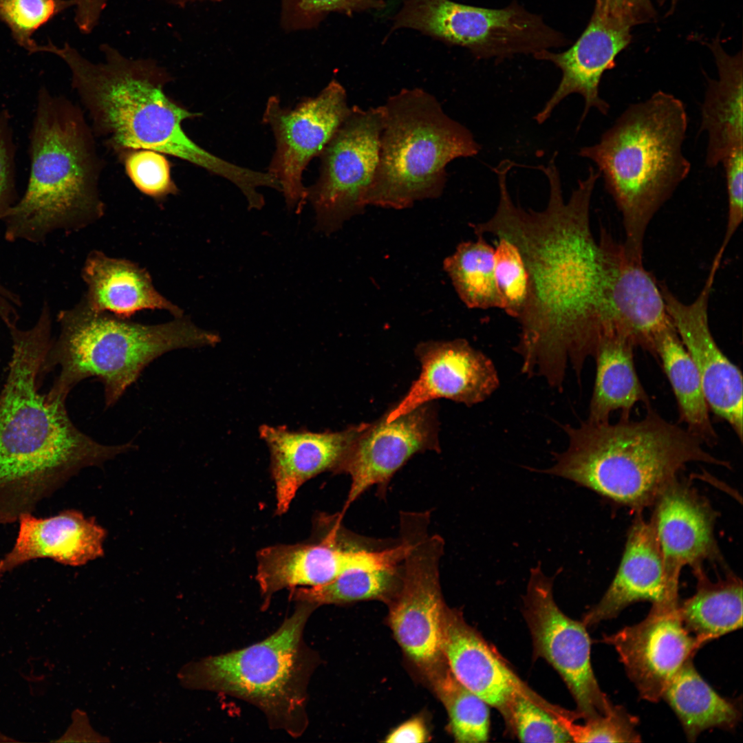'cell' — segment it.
<instances>
[{
  "mask_svg": "<svg viewBox=\"0 0 743 743\" xmlns=\"http://www.w3.org/2000/svg\"><path fill=\"white\" fill-rule=\"evenodd\" d=\"M556 157L538 166L549 184L544 210H526L514 202L506 182L510 168L500 165L495 169V212L471 226L477 235L504 238L519 250L529 277L528 298L517 319L521 370L561 389L569 367L577 377L581 374L609 325L601 251L590 219L600 174L590 167L566 202Z\"/></svg>",
  "mask_w": 743,
  "mask_h": 743,
  "instance_id": "obj_1",
  "label": "cell"
},
{
  "mask_svg": "<svg viewBox=\"0 0 743 743\" xmlns=\"http://www.w3.org/2000/svg\"><path fill=\"white\" fill-rule=\"evenodd\" d=\"M12 356L0 394V524L32 513L83 468L100 466L135 447L99 443L70 419L66 400L40 391L41 369L52 341V316L8 329Z\"/></svg>",
  "mask_w": 743,
  "mask_h": 743,
  "instance_id": "obj_2",
  "label": "cell"
},
{
  "mask_svg": "<svg viewBox=\"0 0 743 743\" xmlns=\"http://www.w3.org/2000/svg\"><path fill=\"white\" fill-rule=\"evenodd\" d=\"M44 52L61 58L71 72L72 88L91 120L92 131L120 157L145 149L186 161L235 186L246 179V167L208 152L183 129L184 120L200 116L168 96L171 80L164 67L149 59H133L108 44L104 61L94 63L65 44L44 45Z\"/></svg>",
  "mask_w": 743,
  "mask_h": 743,
  "instance_id": "obj_3",
  "label": "cell"
},
{
  "mask_svg": "<svg viewBox=\"0 0 743 743\" xmlns=\"http://www.w3.org/2000/svg\"><path fill=\"white\" fill-rule=\"evenodd\" d=\"M638 420L616 423L588 420L563 427L568 446L555 453L554 464L542 472L570 480L613 502L640 511L654 505L660 493L686 466L703 462L729 468L707 452L686 428L669 422L648 407Z\"/></svg>",
  "mask_w": 743,
  "mask_h": 743,
  "instance_id": "obj_4",
  "label": "cell"
},
{
  "mask_svg": "<svg viewBox=\"0 0 743 743\" xmlns=\"http://www.w3.org/2000/svg\"><path fill=\"white\" fill-rule=\"evenodd\" d=\"M687 127L684 103L660 89L628 105L597 143L579 152L596 165L622 215L624 247L636 258L652 219L690 173L682 151Z\"/></svg>",
  "mask_w": 743,
  "mask_h": 743,
  "instance_id": "obj_5",
  "label": "cell"
},
{
  "mask_svg": "<svg viewBox=\"0 0 743 743\" xmlns=\"http://www.w3.org/2000/svg\"><path fill=\"white\" fill-rule=\"evenodd\" d=\"M29 143V179L2 220L6 239L41 243L53 231L78 228L100 217L102 164L80 107L39 88Z\"/></svg>",
  "mask_w": 743,
  "mask_h": 743,
  "instance_id": "obj_6",
  "label": "cell"
},
{
  "mask_svg": "<svg viewBox=\"0 0 743 743\" xmlns=\"http://www.w3.org/2000/svg\"><path fill=\"white\" fill-rule=\"evenodd\" d=\"M58 336L52 338L41 369L44 377L60 372L47 394L67 399L90 377L104 387L106 407L114 405L152 361L177 349L213 346L215 332L202 329L187 316L144 325L89 308L83 301L58 314Z\"/></svg>",
  "mask_w": 743,
  "mask_h": 743,
  "instance_id": "obj_7",
  "label": "cell"
},
{
  "mask_svg": "<svg viewBox=\"0 0 743 743\" xmlns=\"http://www.w3.org/2000/svg\"><path fill=\"white\" fill-rule=\"evenodd\" d=\"M295 603L293 613L265 639L183 666L181 685L241 699L261 711L271 729L302 735L308 726V684L319 657L304 640L316 608Z\"/></svg>",
  "mask_w": 743,
  "mask_h": 743,
  "instance_id": "obj_8",
  "label": "cell"
},
{
  "mask_svg": "<svg viewBox=\"0 0 743 743\" xmlns=\"http://www.w3.org/2000/svg\"><path fill=\"white\" fill-rule=\"evenodd\" d=\"M377 167L365 205L405 209L441 196L446 168L481 149L472 133L422 88H403L381 105Z\"/></svg>",
  "mask_w": 743,
  "mask_h": 743,
  "instance_id": "obj_9",
  "label": "cell"
},
{
  "mask_svg": "<svg viewBox=\"0 0 743 743\" xmlns=\"http://www.w3.org/2000/svg\"><path fill=\"white\" fill-rule=\"evenodd\" d=\"M343 515L318 513L310 538L292 544L265 547L257 554L256 580L268 606L276 592L286 588L322 585L350 572L396 566L405 547L400 541L378 546L347 530Z\"/></svg>",
  "mask_w": 743,
  "mask_h": 743,
  "instance_id": "obj_10",
  "label": "cell"
},
{
  "mask_svg": "<svg viewBox=\"0 0 743 743\" xmlns=\"http://www.w3.org/2000/svg\"><path fill=\"white\" fill-rule=\"evenodd\" d=\"M430 513L402 512L400 539L405 545L400 585L389 605V622L407 656L427 677L445 663L442 621L446 608L440 578L444 541L429 532Z\"/></svg>",
  "mask_w": 743,
  "mask_h": 743,
  "instance_id": "obj_11",
  "label": "cell"
},
{
  "mask_svg": "<svg viewBox=\"0 0 743 743\" xmlns=\"http://www.w3.org/2000/svg\"><path fill=\"white\" fill-rule=\"evenodd\" d=\"M393 28H411L469 50L480 58L535 54L563 45V36L517 4L489 9L450 0H407Z\"/></svg>",
  "mask_w": 743,
  "mask_h": 743,
  "instance_id": "obj_12",
  "label": "cell"
},
{
  "mask_svg": "<svg viewBox=\"0 0 743 743\" xmlns=\"http://www.w3.org/2000/svg\"><path fill=\"white\" fill-rule=\"evenodd\" d=\"M383 119L381 105H353L321 153L319 176L307 187L316 232L330 235L363 213L378 161Z\"/></svg>",
  "mask_w": 743,
  "mask_h": 743,
  "instance_id": "obj_13",
  "label": "cell"
},
{
  "mask_svg": "<svg viewBox=\"0 0 743 743\" xmlns=\"http://www.w3.org/2000/svg\"><path fill=\"white\" fill-rule=\"evenodd\" d=\"M350 109L345 87L334 78L294 108L282 107L277 96L268 99L262 121L275 140L268 172L278 181L288 211L298 213L303 208V172L312 158L320 156Z\"/></svg>",
  "mask_w": 743,
  "mask_h": 743,
  "instance_id": "obj_14",
  "label": "cell"
},
{
  "mask_svg": "<svg viewBox=\"0 0 743 743\" xmlns=\"http://www.w3.org/2000/svg\"><path fill=\"white\" fill-rule=\"evenodd\" d=\"M553 578L537 566L530 570L523 597V614L532 640L533 655L559 673L577 704L579 719L605 715L613 704L601 691L590 660L585 625L566 615L554 601Z\"/></svg>",
  "mask_w": 743,
  "mask_h": 743,
  "instance_id": "obj_15",
  "label": "cell"
},
{
  "mask_svg": "<svg viewBox=\"0 0 743 743\" xmlns=\"http://www.w3.org/2000/svg\"><path fill=\"white\" fill-rule=\"evenodd\" d=\"M427 450L440 451L435 409L429 402L390 422L383 416L374 423H364L343 468L350 486L340 513L344 516L372 486H376L380 497H385L395 473L416 453Z\"/></svg>",
  "mask_w": 743,
  "mask_h": 743,
  "instance_id": "obj_16",
  "label": "cell"
},
{
  "mask_svg": "<svg viewBox=\"0 0 743 743\" xmlns=\"http://www.w3.org/2000/svg\"><path fill=\"white\" fill-rule=\"evenodd\" d=\"M718 268L712 264L702 290L690 303L679 300L665 284L659 286L670 320L698 371L709 410L742 441V374L720 349L709 325V301Z\"/></svg>",
  "mask_w": 743,
  "mask_h": 743,
  "instance_id": "obj_17",
  "label": "cell"
},
{
  "mask_svg": "<svg viewBox=\"0 0 743 743\" xmlns=\"http://www.w3.org/2000/svg\"><path fill=\"white\" fill-rule=\"evenodd\" d=\"M678 605L652 604L643 621L603 637L614 647L640 696L649 702L662 698L674 675L702 647L684 627Z\"/></svg>",
  "mask_w": 743,
  "mask_h": 743,
  "instance_id": "obj_18",
  "label": "cell"
},
{
  "mask_svg": "<svg viewBox=\"0 0 743 743\" xmlns=\"http://www.w3.org/2000/svg\"><path fill=\"white\" fill-rule=\"evenodd\" d=\"M598 242L610 331L655 357V336L671 322L659 283L643 259L630 255L606 230L601 229Z\"/></svg>",
  "mask_w": 743,
  "mask_h": 743,
  "instance_id": "obj_19",
  "label": "cell"
},
{
  "mask_svg": "<svg viewBox=\"0 0 743 743\" xmlns=\"http://www.w3.org/2000/svg\"><path fill=\"white\" fill-rule=\"evenodd\" d=\"M416 354L422 365L418 378L387 414V422L438 398L471 406L486 400L499 385L489 358L464 339L420 343Z\"/></svg>",
  "mask_w": 743,
  "mask_h": 743,
  "instance_id": "obj_20",
  "label": "cell"
},
{
  "mask_svg": "<svg viewBox=\"0 0 743 743\" xmlns=\"http://www.w3.org/2000/svg\"><path fill=\"white\" fill-rule=\"evenodd\" d=\"M650 520L662 557L671 594L678 596L682 569L693 572L707 560L720 561L714 537L715 513L687 482L675 479L657 497Z\"/></svg>",
  "mask_w": 743,
  "mask_h": 743,
  "instance_id": "obj_21",
  "label": "cell"
},
{
  "mask_svg": "<svg viewBox=\"0 0 743 743\" xmlns=\"http://www.w3.org/2000/svg\"><path fill=\"white\" fill-rule=\"evenodd\" d=\"M631 28L593 12L585 30L567 51L553 53L543 50L534 54L537 59L548 61L562 73L559 84L542 109L535 116L542 124L567 96L580 94L585 107L580 124L592 107L606 116L610 105L599 95L603 73L615 66V58L631 41Z\"/></svg>",
  "mask_w": 743,
  "mask_h": 743,
  "instance_id": "obj_22",
  "label": "cell"
},
{
  "mask_svg": "<svg viewBox=\"0 0 743 743\" xmlns=\"http://www.w3.org/2000/svg\"><path fill=\"white\" fill-rule=\"evenodd\" d=\"M363 424L340 431L312 432L262 425L261 438L270 453L276 513L289 509L299 489L324 472L342 474L352 444Z\"/></svg>",
  "mask_w": 743,
  "mask_h": 743,
  "instance_id": "obj_23",
  "label": "cell"
},
{
  "mask_svg": "<svg viewBox=\"0 0 743 743\" xmlns=\"http://www.w3.org/2000/svg\"><path fill=\"white\" fill-rule=\"evenodd\" d=\"M15 542L0 559V575L37 559L79 566L104 554L106 530L93 517L69 509L46 518L21 515Z\"/></svg>",
  "mask_w": 743,
  "mask_h": 743,
  "instance_id": "obj_24",
  "label": "cell"
},
{
  "mask_svg": "<svg viewBox=\"0 0 743 743\" xmlns=\"http://www.w3.org/2000/svg\"><path fill=\"white\" fill-rule=\"evenodd\" d=\"M638 601L652 604L678 601L668 590L661 554L649 521L638 516L629 529L625 551L616 575L599 602L583 616L592 627L613 618Z\"/></svg>",
  "mask_w": 743,
  "mask_h": 743,
  "instance_id": "obj_25",
  "label": "cell"
},
{
  "mask_svg": "<svg viewBox=\"0 0 743 743\" xmlns=\"http://www.w3.org/2000/svg\"><path fill=\"white\" fill-rule=\"evenodd\" d=\"M442 649L455 677L497 710L514 691L526 686L462 614L448 607L443 616Z\"/></svg>",
  "mask_w": 743,
  "mask_h": 743,
  "instance_id": "obj_26",
  "label": "cell"
},
{
  "mask_svg": "<svg viewBox=\"0 0 743 743\" xmlns=\"http://www.w3.org/2000/svg\"><path fill=\"white\" fill-rule=\"evenodd\" d=\"M87 286L82 299L91 310L129 319L142 310H163L175 318L183 310L154 288L149 272L129 260L113 258L99 251L88 255L83 269Z\"/></svg>",
  "mask_w": 743,
  "mask_h": 743,
  "instance_id": "obj_27",
  "label": "cell"
},
{
  "mask_svg": "<svg viewBox=\"0 0 743 743\" xmlns=\"http://www.w3.org/2000/svg\"><path fill=\"white\" fill-rule=\"evenodd\" d=\"M709 47L718 78H707L699 132L704 131L708 138L705 164L714 168L734 150L743 147V61L741 52L727 54L718 39Z\"/></svg>",
  "mask_w": 743,
  "mask_h": 743,
  "instance_id": "obj_28",
  "label": "cell"
},
{
  "mask_svg": "<svg viewBox=\"0 0 743 743\" xmlns=\"http://www.w3.org/2000/svg\"><path fill=\"white\" fill-rule=\"evenodd\" d=\"M635 346L627 338L617 333L603 336L593 357L596 360V377L589 406L588 420L602 423L610 421L616 410L621 418H629L638 402L647 408L650 400L636 371L634 362Z\"/></svg>",
  "mask_w": 743,
  "mask_h": 743,
  "instance_id": "obj_29",
  "label": "cell"
},
{
  "mask_svg": "<svg viewBox=\"0 0 743 743\" xmlns=\"http://www.w3.org/2000/svg\"><path fill=\"white\" fill-rule=\"evenodd\" d=\"M654 345L655 358L660 360L674 391L680 420L704 444L715 445L718 435L710 419L700 374L671 321L656 334Z\"/></svg>",
  "mask_w": 743,
  "mask_h": 743,
  "instance_id": "obj_30",
  "label": "cell"
},
{
  "mask_svg": "<svg viewBox=\"0 0 743 743\" xmlns=\"http://www.w3.org/2000/svg\"><path fill=\"white\" fill-rule=\"evenodd\" d=\"M662 698L674 711L691 742L709 729L731 730L741 720L740 704L720 696L698 673L692 658L674 675Z\"/></svg>",
  "mask_w": 743,
  "mask_h": 743,
  "instance_id": "obj_31",
  "label": "cell"
},
{
  "mask_svg": "<svg viewBox=\"0 0 743 743\" xmlns=\"http://www.w3.org/2000/svg\"><path fill=\"white\" fill-rule=\"evenodd\" d=\"M696 592L678 605L680 620L701 646L742 627V583L735 575L713 582L694 571Z\"/></svg>",
  "mask_w": 743,
  "mask_h": 743,
  "instance_id": "obj_32",
  "label": "cell"
},
{
  "mask_svg": "<svg viewBox=\"0 0 743 743\" xmlns=\"http://www.w3.org/2000/svg\"><path fill=\"white\" fill-rule=\"evenodd\" d=\"M462 241L443 262L445 272L469 308H501L495 277V248L483 235Z\"/></svg>",
  "mask_w": 743,
  "mask_h": 743,
  "instance_id": "obj_33",
  "label": "cell"
},
{
  "mask_svg": "<svg viewBox=\"0 0 743 743\" xmlns=\"http://www.w3.org/2000/svg\"><path fill=\"white\" fill-rule=\"evenodd\" d=\"M402 570L401 561L389 568L356 571L322 585L292 588L291 596L295 602L305 603L315 608L365 600H380L388 603L400 585Z\"/></svg>",
  "mask_w": 743,
  "mask_h": 743,
  "instance_id": "obj_34",
  "label": "cell"
},
{
  "mask_svg": "<svg viewBox=\"0 0 743 743\" xmlns=\"http://www.w3.org/2000/svg\"><path fill=\"white\" fill-rule=\"evenodd\" d=\"M427 678L447 711L451 731L455 741L462 743L487 741L490 728L488 704L463 685L446 663Z\"/></svg>",
  "mask_w": 743,
  "mask_h": 743,
  "instance_id": "obj_35",
  "label": "cell"
},
{
  "mask_svg": "<svg viewBox=\"0 0 743 743\" xmlns=\"http://www.w3.org/2000/svg\"><path fill=\"white\" fill-rule=\"evenodd\" d=\"M559 707L549 703L526 685L514 691L498 711L510 731L521 742H572L554 717Z\"/></svg>",
  "mask_w": 743,
  "mask_h": 743,
  "instance_id": "obj_36",
  "label": "cell"
},
{
  "mask_svg": "<svg viewBox=\"0 0 743 743\" xmlns=\"http://www.w3.org/2000/svg\"><path fill=\"white\" fill-rule=\"evenodd\" d=\"M576 742H638L640 736L636 730L638 719L623 707L613 705L605 714L577 724L576 711L564 710L555 717Z\"/></svg>",
  "mask_w": 743,
  "mask_h": 743,
  "instance_id": "obj_37",
  "label": "cell"
},
{
  "mask_svg": "<svg viewBox=\"0 0 743 743\" xmlns=\"http://www.w3.org/2000/svg\"><path fill=\"white\" fill-rule=\"evenodd\" d=\"M75 6L74 0H0V20L29 54L39 52L33 34L52 18Z\"/></svg>",
  "mask_w": 743,
  "mask_h": 743,
  "instance_id": "obj_38",
  "label": "cell"
},
{
  "mask_svg": "<svg viewBox=\"0 0 743 743\" xmlns=\"http://www.w3.org/2000/svg\"><path fill=\"white\" fill-rule=\"evenodd\" d=\"M498 239L495 248V277L501 309L517 319L528 298V273L517 246L504 238Z\"/></svg>",
  "mask_w": 743,
  "mask_h": 743,
  "instance_id": "obj_39",
  "label": "cell"
},
{
  "mask_svg": "<svg viewBox=\"0 0 743 743\" xmlns=\"http://www.w3.org/2000/svg\"><path fill=\"white\" fill-rule=\"evenodd\" d=\"M385 5L382 0H281L280 24L288 32L310 30L330 12L352 16Z\"/></svg>",
  "mask_w": 743,
  "mask_h": 743,
  "instance_id": "obj_40",
  "label": "cell"
},
{
  "mask_svg": "<svg viewBox=\"0 0 743 743\" xmlns=\"http://www.w3.org/2000/svg\"><path fill=\"white\" fill-rule=\"evenodd\" d=\"M120 158L127 176L142 193L161 199L177 193L171 174V164L164 153L140 149L127 151Z\"/></svg>",
  "mask_w": 743,
  "mask_h": 743,
  "instance_id": "obj_41",
  "label": "cell"
},
{
  "mask_svg": "<svg viewBox=\"0 0 743 743\" xmlns=\"http://www.w3.org/2000/svg\"><path fill=\"white\" fill-rule=\"evenodd\" d=\"M728 197V217L724 239L714 261L720 263L724 252L743 217V147L737 149L722 162Z\"/></svg>",
  "mask_w": 743,
  "mask_h": 743,
  "instance_id": "obj_42",
  "label": "cell"
},
{
  "mask_svg": "<svg viewBox=\"0 0 743 743\" xmlns=\"http://www.w3.org/2000/svg\"><path fill=\"white\" fill-rule=\"evenodd\" d=\"M16 146L11 116L7 109L0 112V220L19 200L16 186Z\"/></svg>",
  "mask_w": 743,
  "mask_h": 743,
  "instance_id": "obj_43",
  "label": "cell"
},
{
  "mask_svg": "<svg viewBox=\"0 0 743 743\" xmlns=\"http://www.w3.org/2000/svg\"><path fill=\"white\" fill-rule=\"evenodd\" d=\"M594 12L631 28L656 18V12L650 0H596Z\"/></svg>",
  "mask_w": 743,
  "mask_h": 743,
  "instance_id": "obj_44",
  "label": "cell"
},
{
  "mask_svg": "<svg viewBox=\"0 0 743 743\" xmlns=\"http://www.w3.org/2000/svg\"><path fill=\"white\" fill-rule=\"evenodd\" d=\"M75 23L85 34L90 33L98 25L109 0H74Z\"/></svg>",
  "mask_w": 743,
  "mask_h": 743,
  "instance_id": "obj_45",
  "label": "cell"
},
{
  "mask_svg": "<svg viewBox=\"0 0 743 743\" xmlns=\"http://www.w3.org/2000/svg\"><path fill=\"white\" fill-rule=\"evenodd\" d=\"M73 722L59 742H104L103 736L96 733L89 724L87 716L83 712L76 711L72 716Z\"/></svg>",
  "mask_w": 743,
  "mask_h": 743,
  "instance_id": "obj_46",
  "label": "cell"
},
{
  "mask_svg": "<svg viewBox=\"0 0 743 743\" xmlns=\"http://www.w3.org/2000/svg\"><path fill=\"white\" fill-rule=\"evenodd\" d=\"M427 732L422 720L419 718L410 720L392 731L385 740L386 742L420 743L427 740Z\"/></svg>",
  "mask_w": 743,
  "mask_h": 743,
  "instance_id": "obj_47",
  "label": "cell"
},
{
  "mask_svg": "<svg viewBox=\"0 0 743 743\" xmlns=\"http://www.w3.org/2000/svg\"><path fill=\"white\" fill-rule=\"evenodd\" d=\"M170 3L176 4L177 6H184L188 3L200 2V1H211V2H219L222 0H166Z\"/></svg>",
  "mask_w": 743,
  "mask_h": 743,
  "instance_id": "obj_48",
  "label": "cell"
},
{
  "mask_svg": "<svg viewBox=\"0 0 743 743\" xmlns=\"http://www.w3.org/2000/svg\"><path fill=\"white\" fill-rule=\"evenodd\" d=\"M8 295V288L0 283V308L4 304Z\"/></svg>",
  "mask_w": 743,
  "mask_h": 743,
  "instance_id": "obj_49",
  "label": "cell"
},
{
  "mask_svg": "<svg viewBox=\"0 0 743 743\" xmlns=\"http://www.w3.org/2000/svg\"><path fill=\"white\" fill-rule=\"evenodd\" d=\"M670 1H671V10H670V11H671V10H673L674 8L676 6V4L678 3V0H670Z\"/></svg>",
  "mask_w": 743,
  "mask_h": 743,
  "instance_id": "obj_50",
  "label": "cell"
}]
</instances>
